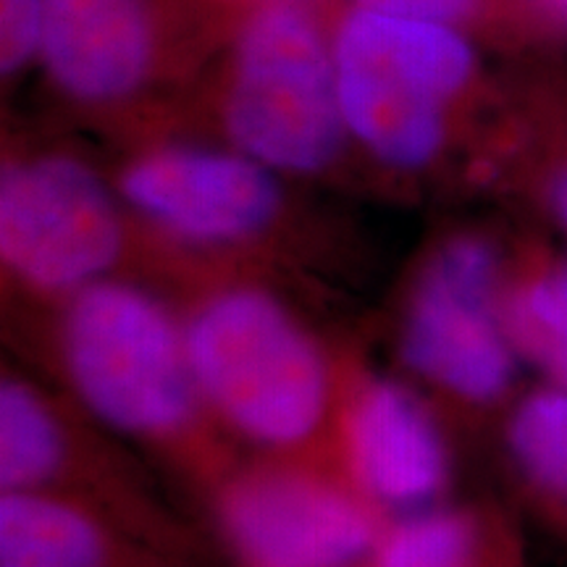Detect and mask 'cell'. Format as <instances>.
<instances>
[{
	"instance_id": "obj_3",
	"label": "cell",
	"mask_w": 567,
	"mask_h": 567,
	"mask_svg": "<svg viewBox=\"0 0 567 567\" xmlns=\"http://www.w3.org/2000/svg\"><path fill=\"white\" fill-rule=\"evenodd\" d=\"M229 145L276 174H321L350 145L334 38L297 0H264L231 40L221 95Z\"/></svg>"
},
{
	"instance_id": "obj_2",
	"label": "cell",
	"mask_w": 567,
	"mask_h": 567,
	"mask_svg": "<svg viewBox=\"0 0 567 567\" xmlns=\"http://www.w3.org/2000/svg\"><path fill=\"white\" fill-rule=\"evenodd\" d=\"M187 331L203 405L264 446H295L321 429L331 373L321 344L279 297L229 287L208 297Z\"/></svg>"
},
{
	"instance_id": "obj_6",
	"label": "cell",
	"mask_w": 567,
	"mask_h": 567,
	"mask_svg": "<svg viewBox=\"0 0 567 567\" xmlns=\"http://www.w3.org/2000/svg\"><path fill=\"white\" fill-rule=\"evenodd\" d=\"M122 195L66 153L9 161L0 174V258L38 292L74 295L109 279L124 247Z\"/></svg>"
},
{
	"instance_id": "obj_17",
	"label": "cell",
	"mask_w": 567,
	"mask_h": 567,
	"mask_svg": "<svg viewBox=\"0 0 567 567\" xmlns=\"http://www.w3.org/2000/svg\"><path fill=\"white\" fill-rule=\"evenodd\" d=\"M352 6L392 13V17L442 21V24L460 27L478 17L484 9V0H352Z\"/></svg>"
},
{
	"instance_id": "obj_13",
	"label": "cell",
	"mask_w": 567,
	"mask_h": 567,
	"mask_svg": "<svg viewBox=\"0 0 567 567\" xmlns=\"http://www.w3.org/2000/svg\"><path fill=\"white\" fill-rule=\"evenodd\" d=\"M375 567H513L494 528L473 509L425 507L375 547Z\"/></svg>"
},
{
	"instance_id": "obj_4",
	"label": "cell",
	"mask_w": 567,
	"mask_h": 567,
	"mask_svg": "<svg viewBox=\"0 0 567 567\" xmlns=\"http://www.w3.org/2000/svg\"><path fill=\"white\" fill-rule=\"evenodd\" d=\"M61 358L82 405L118 434L174 436L203 405L187 331L137 284L109 276L69 295Z\"/></svg>"
},
{
	"instance_id": "obj_9",
	"label": "cell",
	"mask_w": 567,
	"mask_h": 567,
	"mask_svg": "<svg viewBox=\"0 0 567 567\" xmlns=\"http://www.w3.org/2000/svg\"><path fill=\"white\" fill-rule=\"evenodd\" d=\"M161 55L155 0H42L38 61L69 101H132L158 74Z\"/></svg>"
},
{
	"instance_id": "obj_12",
	"label": "cell",
	"mask_w": 567,
	"mask_h": 567,
	"mask_svg": "<svg viewBox=\"0 0 567 567\" xmlns=\"http://www.w3.org/2000/svg\"><path fill=\"white\" fill-rule=\"evenodd\" d=\"M505 450L536 505L567 528V389L542 384L517 396L505 423Z\"/></svg>"
},
{
	"instance_id": "obj_1",
	"label": "cell",
	"mask_w": 567,
	"mask_h": 567,
	"mask_svg": "<svg viewBox=\"0 0 567 567\" xmlns=\"http://www.w3.org/2000/svg\"><path fill=\"white\" fill-rule=\"evenodd\" d=\"M331 38L350 140L386 168H429L478 74L460 27L352 6Z\"/></svg>"
},
{
	"instance_id": "obj_16",
	"label": "cell",
	"mask_w": 567,
	"mask_h": 567,
	"mask_svg": "<svg viewBox=\"0 0 567 567\" xmlns=\"http://www.w3.org/2000/svg\"><path fill=\"white\" fill-rule=\"evenodd\" d=\"M42 0H0V71L17 76L38 61Z\"/></svg>"
},
{
	"instance_id": "obj_14",
	"label": "cell",
	"mask_w": 567,
	"mask_h": 567,
	"mask_svg": "<svg viewBox=\"0 0 567 567\" xmlns=\"http://www.w3.org/2000/svg\"><path fill=\"white\" fill-rule=\"evenodd\" d=\"M66 463V436L53 408L38 389L19 379L0 386V486L38 492Z\"/></svg>"
},
{
	"instance_id": "obj_11",
	"label": "cell",
	"mask_w": 567,
	"mask_h": 567,
	"mask_svg": "<svg viewBox=\"0 0 567 567\" xmlns=\"http://www.w3.org/2000/svg\"><path fill=\"white\" fill-rule=\"evenodd\" d=\"M0 567H109V542L84 509L48 488L3 492Z\"/></svg>"
},
{
	"instance_id": "obj_15",
	"label": "cell",
	"mask_w": 567,
	"mask_h": 567,
	"mask_svg": "<svg viewBox=\"0 0 567 567\" xmlns=\"http://www.w3.org/2000/svg\"><path fill=\"white\" fill-rule=\"evenodd\" d=\"M505 318L523 363L567 389V266L536 264L509 276Z\"/></svg>"
},
{
	"instance_id": "obj_18",
	"label": "cell",
	"mask_w": 567,
	"mask_h": 567,
	"mask_svg": "<svg viewBox=\"0 0 567 567\" xmlns=\"http://www.w3.org/2000/svg\"><path fill=\"white\" fill-rule=\"evenodd\" d=\"M544 200H547V208L559 226V231L567 234V161L559 163L555 172L549 174Z\"/></svg>"
},
{
	"instance_id": "obj_5",
	"label": "cell",
	"mask_w": 567,
	"mask_h": 567,
	"mask_svg": "<svg viewBox=\"0 0 567 567\" xmlns=\"http://www.w3.org/2000/svg\"><path fill=\"white\" fill-rule=\"evenodd\" d=\"M507 279L494 239L463 231L436 247L410 297L402 358L417 379L467 408L507 400L523 363L505 318Z\"/></svg>"
},
{
	"instance_id": "obj_10",
	"label": "cell",
	"mask_w": 567,
	"mask_h": 567,
	"mask_svg": "<svg viewBox=\"0 0 567 567\" xmlns=\"http://www.w3.org/2000/svg\"><path fill=\"white\" fill-rule=\"evenodd\" d=\"M347 457L360 492L381 505L434 507L452 476L450 444L405 384L371 379L347 413Z\"/></svg>"
},
{
	"instance_id": "obj_8",
	"label": "cell",
	"mask_w": 567,
	"mask_h": 567,
	"mask_svg": "<svg viewBox=\"0 0 567 567\" xmlns=\"http://www.w3.org/2000/svg\"><path fill=\"white\" fill-rule=\"evenodd\" d=\"M221 530L245 567H354L379 547L365 502L302 471H260L231 484Z\"/></svg>"
},
{
	"instance_id": "obj_7",
	"label": "cell",
	"mask_w": 567,
	"mask_h": 567,
	"mask_svg": "<svg viewBox=\"0 0 567 567\" xmlns=\"http://www.w3.org/2000/svg\"><path fill=\"white\" fill-rule=\"evenodd\" d=\"M124 205L200 247L243 245L279 218V174L237 147L161 145L140 153L118 176Z\"/></svg>"
},
{
	"instance_id": "obj_19",
	"label": "cell",
	"mask_w": 567,
	"mask_h": 567,
	"mask_svg": "<svg viewBox=\"0 0 567 567\" xmlns=\"http://www.w3.org/2000/svg\"><path fill=\"white\" fill-rule=\"evenodd\" d=\"M534 6L542 17L549 21H557V24L567 27V0H534Z\"/></svg>"
}]
</instances>
